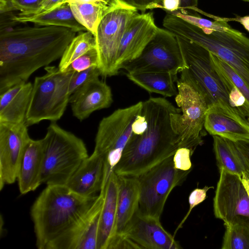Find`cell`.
<instances>
[{
    "label": "cell",
    "mask_w": 249,
    "mask_h": 249,
    "mask_svg": "<svg viewBox=\"0 0 249 249\" xmlns=\"http://www.w3.org/2000/svg\"><path fill=\"white\" fill-rule=\"evenodd\" d=\"M142 112L147 121L146 130L132 134L120 161L114 168L118 176L137 177L174 155L179 148L171 115L181 112L163 97H150L142 102Z\"/></svg>",
    "instance_id": "2"
},
{
    "label": "cell",
    "mask_w": 249,
    "mask_h": 249,
    "mask_svg": "<svg viewBox=\"0 0 249 249\" xmlns=\"http://www.w3.org/2000/svg\"><path fill=\"white\" fill-rule=\"evenodd\" d=\"M176 36L185 65L178 79L196 89L209 107L219 104L235 111L230 105L224 84L212 64L211 52L194 41Z\"/></svg>",
    "instance_id": "6"
},
{
    "label": "cell",
    "mask_w": 249,
    "mask_h": 249,
    "mask_svg": "<svg viewBox=\"0 0 249 249\" xmlns=\"http://www.w3.org/2000/svg\"><path fill=\"white\" fill-rule=\"evenodd\" d=\"M176 83L178 92L175 101L181 112L171 114V124L179 147L189 148L193 153L196 147L202 144V138L206 134L204 121L209 106L194 87L178 78Z\"/></svg>",
    "instance_id": "7"
},
{
    "label": "cell",
    "mask_w": 249,
    "mask_h": 249,
    "mask_svg": "<svg viewBox=\"0 0 249 249\" xmlns=\"http://www.w3.org/2000/svg\"><path fill=\"white\" fill-rule=\"evenodd\" d=\"M159 27L152 12L137 13L131 20L122 38L116 69L119 72L127 63L136 59L156 35Z\"/></svg>",
    "instance_id": "17"
},
{
    "label": "cell",
    "mask_w": 249,
    "mask_h": 249,
    "mask_svg": "<svg viewBox=\"0 0 249 249\" xmlns=\"http://www.w3.org/2000/svg\"><path fill=\"white\" fill-rule=\"evenodd\" d=\"M117 211L115 232L113 237L123 233L138 210L140 198V184L136 177L117 175Z\"/></svg>",
    "instance_id": "23"
},
{
    "label": "cell",
    "mask_w": 249,
    "mask_h": 249,
    "mask_svg": "<svg viewBox=\"0 0 249 249\" xmlns=\"http://www.w3.org/2000/svg\"><path fill=\"white\" fill-rule=\"evenodd\" d=\"M95 48V35L89 31L80 32L73 38L64 51L59 64V70L65 71L74 60Z\"/></svg>",
    "instance_id": "30"
},
{
    "label": "cell",
    "mask_w": 249,
    "mask_h": 249,
    "mask_svg": "<svg viewBox=\"0 0 249 249\" xmlns=\"http://www.w3.org/2000/svg\"><path fill=\"white\" fill-rule=\"evenodd\" d=\"M213 137V150L219 169H224L242 177L245 170L232 141L219 136Z\"/></svg>",
    "instance_id": "27"
},
{
    "label": "cell",
    "mask_w": 249,
    "mask_h": 249,
    "mask_svg": "<svg viewBox=\"0 0 249 249\" xmlns=\"http://www.w3.org/2000/svg\"><path fill=\"white\" fill-rule=\"evenodd\" d=\"M42 0H0V14L19 11L28 14L38 7Z\"/></svg>",
    "instance_id": "32"
},
{
    "label": "cell",
    "mask_w": 249,
    "mask_h": 249,
    "mask_svg": "<svg viewBox=\"0 0 249 249\" xmlns=\"http://www.w3.org/2000/svg\"><path fill=\"white\" fill-rule=\"evenodd\" d=\"M107 177L105 158L93 151L83 161L66 185L81 196L91 197L100 192Z\"/></svg>",
    "instance_id": "20"
},
{
    "label": "cell",
    "mask_w": 249,
    "mask_h": 249,
    "mask_svg": "<svg viewBox=\"0 0 249 249\" xmlns=\"http://www.w3.org/2000/svg\"><path fill=\"white\" fill-rule=\"evenodd\" d=\"M104 200L101 210L97 249H107L114 234L118 195L117 175L114 171L109 174L104 186Z\"/></svg>",
    "instance_id": "24"
},
{
    "label": "cell",
    "mask_w": 249,
    "mask_h": 249,
    "mask_svg": "<svg viewBox=\"0 0 249 249\" xmlns=\"http://www.w3.org/2000/svg\"><path fill=\"white\" fill-rule=\"evenodd\" d=\"M112 102L110 87L99 77L77 89L71 95L69 101L73 115L80 121L96 110L109 107Z\"/></svg>",
    "instance_id": "19"
},
{
    "label": "cell",
    "mask_w": 249,
    "mask_h": 249,
    "mask_svg": "<svg viewBox=\"0 0 249 249\" xmlns=\"http://www.w3.org/2000/svg\"><path fill=\"white\" fill-rule=\"evenodd\" d=\"M26 124L0 123V190L17 180L25 146L31 138Z\"/></svg>",
    "instance_id": "15"
},
{
    "label": "cell",
    "mask_w": 249,
    "mask_h": 249,
    "mask_svg": "<svg viewBox=\"0 0 249 249\" xmlns=\"http://www.w3.org/2000/svg\"><path fill=\"white\" fill-rule=\"evenodd\" d=\"M98 55L96 48H95L74 60L65 71L80 72L92 66L98 67Z\"/></svg>",
    "instance_id": "33"
},
{
    "label": "cell",
    "mask_w": 249,
    "mask_h": 249,
    "mask_svg": "<svg viewBox=\"0 0 249 249\" xmlns=\"http://www.w3.org/2000/svg\"><path fill=\"white\" fill-rule=\"evenodd\" d=\"M177 75L158 72H127L126 74L129 80L148 92L167 97L176 96L178 94V88L175 84L178 78Z\"/></svg>",
    "instance_id": "26"
},
{
    "label": "cell",
    "mask_w": 249,
    "mask_h": 249,
    "mask_svg": "<svg viewBox=\"0 0 249 249\" xmlns=\"http://www.w3.org/2000/svg\"><path fill=\"white\" fill-rule=\"evenodd\" d=\"M241 178L243 184L249 196V178L247 177L245 172L243 174Z\"/></svg>",
    "instance_id": "44"
},
{
    "label": "cell",
    "mask_w": 249,
    "mask_h": 249,
    "mask_svg": "<svg viewBox=\"0 0 249 249\" xmlns=\"http://www.w3.org/2000/svg\"><path fill=\"white\" fill-rule=\"evenodd\" d=\"M68 0H42L39 6L33 12L22 14L27 16H34L50 12L67 2Z\"/></svg>",
    "instance_id": "39"
},
{
    "label": "cell",
    "mask_w": 249,
    "mask_h": 249,
    "mask_svg": "<svg viewBox=\"0 0 249 249\" xmlns=\"http://www.w3.org/2000/svg\"><path fill=\"white\" fill-rule=\"evenodd\" d=\"M198 43L230 66L249 86V38L220 20L200 34Z\"/></svg>",
    "instance_id": "9"
},
{
    "label": "cell",
    "mask_w": 249,
    "mask_h": 249,
    "mask_svg": "<svg viewBox=\"0 0 249 249\" xmlns=\"http://www.w3.org/2000/svg\"><path fill=\"white\" fill-rule=\"evenodd\" d=\"M43 160L42 139L35 140L30 138L25 146L17 177L21 194L34 191L42 184Z\"/></svg>",
    "instance_id": "21"
},
{
    "label": "cell",
    "mask_w": 249,
    "mask_h": 249,
    "mask_svg": "<svg viewBox=\"0 0 249 249\" xmlns=\"http://www.w3.org/2000/svg\"><path fill=\"white\" fill-rule=\"evenodd\" d=\"M104 184L89 210L51 242L46 249H97L100 215L104 200Z\"/></svg>",
    "instance_id": "14"
},
{
    "label": "cell",
    "mask_w": 249,
    "mask_h": 249,
    "mask_svg": "<svg viewBox=\"0 0 249 249\" xmlns=\"http://www.w3.org/2000/svg\"><path fill=\"white\" fill-rule=\"evenodd\" d=\"M222 249H249V220L237 216L224 225Z\"/></svg>",
    "instance_id": "29"
},
{
    "label": "cell",
    "mask_w": 249,
    "mask_h": 249,
    "mask_svg": "<svg viewBox=\"0 0 249 249\" xmlns=\"http://www.w3.org/2000/svg\"><path fill=\"white\" fill-rule=\"evenodd\" d=\"M147 127V121L144 114L141 112L136 116L132 125V134L135 135L142 134Z\"/></svg>",
    "instance_id": "40"
},
{
    "label": "cell",
    "mask_w": 249,
    "mask_h": 249,
    "mask_svg": "<svg viewBox=\"0 0 249 249\" xmlns=\"http://www.w3.org/2000/svg\"><path fill=\"white\" fill-rule=\"evenodd\" d=\"M244 1H246V2H249V0H242Z\"/></svg>",
    "instance_id": "46"
},
{
    "label": "cell",
    "mask_w": 249,
    "mask_h": 249,
    "mask_svg": "<svg viewBox=\"0 0 249 249\" xmlns=\"http://www.w3.org/2000/svg\"><path fill=\"white\" fill-rule=\"evenodd\" d=\"M240 22L245 28L249 32V16H246L241 18Z\"/></svg>",
    "instance_id": "45"
},
{
    "label": "cell",
    "mask_w": 249,
    "mask_h": 249,
    "mask_svg": "<svg viewBox=\"0 0 249 249\" xmlns=\"http://www.w3.org/2000/svg\"><path fill=\"white\" fill-rule=\"evenodd\" d=\"M33 84L22 82L0 94V123L26 124Z\"/></svg>",
    "instance_id": "22"
},
{
    "label": "cell",
    "mask_w": 249,
    "mask_h": 249,
    "mask_svg": "<svg viewBox=\"0 0 249 249\" xmlns=\"http://www.w3.org/2000/svg\"><path fill=\"white\" fill-rule=\"evenodd\" d=\"M180 0H162V9L166 12H172L180 9Z\"/></svg>",
    "instance_id": "41"
},
{
    "label": "cell",
    "mask_w": 249,
    "mask_h": 249,
    "mask_svg": "<svg viewBox=\"0 0 249 249\" xmlns=\"http://www.w3.org/2000/svg\"><path fill=\"white\" fill-rule=\"evenodd\" d=\"M125 5L145 13L147 10L162 9V0H118Z\"/></svg>",
    "instance_id": "37"
},
{
    "label": "cell",
    "mask_w": 249,
    "mask_h": 249,
    "mask_svg": "<svg viewBox=\"0 0 249 249\" xmlns=\"http://www.w3.org/2000/svg\"><path fill=\"white\" fill-rule=\"evenodd\" d=\"M76 33L55 26H0V94L61 58Z\"/></svg>",
    "instance_id": "1"
},
{
    "label": "cell",
    "mask_w": 249,
    "mask_h": 249,
    "mask_svg": "<svg viewBox=\"0 0 249 249\" xmlns=\"http://www.w3.org/2000/svg\"><path fill=\"white\" fill-rule=\"evenodd\" d=\"M97 196H81L66 185H47L30 211L37 248L46 249L89 210Z\"/></svg>",
    "instance_id": "3"
},
{
    "label": "cell",
    "mask_w": 249,
    "mask_h": 249,
    "mask_svg": "<svg viewBox=\"0 0 249 249\" xmlns=\"http://www.w3.org/2000/svg\"><path fill=\"white\" fill-rule=\"evenodd\" d=\"M142 102L119 108L100 121L95 139L94 152L106 160L110 173L120 161L132 134V125L141 112Z\"/></svg>",
    "instance_id": "11"
},
{
    "label": "cell",
    "mask_w": 249,
    "mask_h": 249,
    "mask_svg": "<svg viewBox=\"0 0 249 249\" xmlns=\"http://www.w3.org/2000/svg\"><path fill=\"white\" fill-rule=\"evenodd\" d=\"M232 142L237 154L243 165L245 173L249 175V139Z\"/></svg>",
    "instance_id": "38"
},
{
    "label": "cell",
    "mask_w": 249,
    "mask_h": 249,
    "mask_svg": "<svg viewBox=\"0 0 249 249\" xmlns=\"http://www.w3.org/2000/svg\"><path fill=\"white\" fill-rule=\"evenodd\" d=\"M173 156L136 177L140 184L139 210L160 219L172 190L180 186L191 171L176 169Z\"/></svg>",
    "instance_id": "8"
},
{
    "label": "cell",
    "mask_w": 249,
    "mask_h": 249,
    "mask_svg": "<svg viewBox=\"0 0 249 249\" xmlns=\"http://www.w3.org/2000/svg\"><path fill=\"white\" fill-rule=\"evenodd\" d=\"M185 68L175 35L159 28L141 54L126 64L127 73L158 72L177 75Z\"/></svg>",
    "instance_id": "12"
},
{
    "label": "cell",
    "mask_w": 249,
    "mask_h": 249,
    "mask_svg": "<svg viewBox=\"0 0 249 249\" xmlns=\"http://www.w3.org/2000/svg\"><path fill=\"white\" fill-rule=\"evenodd\" d=\"M44 69L46 73L36 77L33 84L26 117L28 126L44 120H59L69 103L70 85L74 71H61L53 66Z\"/></svg>",
    "instance_id": "5"
},
{
    "label": "cell",
    "mask_w": 249,
    "mask_h": 249,
    "mask_svg": "<svg viewBox=\"0 0 249 249\" xmlns=\"http://www.w3.org/2000/svg\"><path fill=\"white\" fill-rule=\"evenodd\" d=\"M247 175V177L249 178V175H248V174H247L246 173H245Z\"/></svg>",
    "instance_id": "47"
},
{
    "label": "cell",
    "mask_w": 249,
    "mask_h": 249,
    "mask_svg": "<svg viewBox=\"0 0 249 249\" xmlns=\"http://www.w3.org/2000/svg\"><path fill=\"white\" fill-rule=\"evenodd\" d=\"M211 188V187L205 186L201 189L196 188L192 191L189 196V208L188 211L175 230L174 236H175L178 230L181 228L193 209L206 199L207 192Z\"/></svg>",
    "instance_id": "35"
},
{
    "label": "cell",
    "mask_w": 249,
    "mask_h": 249,
    "mask_svg": "<svg viewBox=\"0 0 249 249\" xmlns=\"http://www.w3.org/2000/svg\"><path fill=\"white\" fill-rule=\"evenodd\" d=\"M140 249H180L174 236L161 225L160 219L144 214L138 209L123 233Z\"/></svg>",
    "instance_id": "16"
},
{
    "label": "cell",
    "mask_w": 249,
    "mask_h": 249,
    "mask_svg": "<svg viewBox=\"0 0 249 249\" xmlns=\"http://www.w3.org/2000/svg\"><path fill=\"white\" fill-rule=\"evenodd\" d=\"M219 178L213 198V212L224 225L237 216L249 220V196L241 177L219 169Z\"/></svg>",
    "instance_id": "13"
},
{
    "label": "cell",
    "mask_w": 249,
    "mask_h": 249,
    "mask_svg": "<svg viewBox=\"0 0 249 249\" xmlns=\"http://www.w3.org/2000/svg\"><path fill=\"white\" fill-rule=\"evenodd\" d=\"M101 75L97 66H92L89 68L80 71L74 72L71 80L69 91L71 95L80 87Z\"/></svg>",
    "instance_id": "34"
},
{
    "label": "cell",
    "mask_w": 249,
    "mask_h": 249,
    "mask_svg": "<svg viewBox=\"0 0 249 249\" xmlns=\"http://www.w3.org/2000/svg\"><path fill=\"white\" fill-rule=\"evenodd\" d=\"M204 128L212 136H219L232 141L249 139V123L246 118L219 104L208 108Z\"/></svg>",
    "instance_id": "18"
},
{
    "label": "cell",
    "mask_w": 249,
    "mask_h": 249,
    "mask_svg": "<svg viewBox=\"0 0 249 249\" xmlns=\"http://www.w3.org/2000/svg\"><path fill=\"white\" fill-rule=\"evenodd\" d=\"M136 9L115 0L109 11L101 20L95 34L100 74L106 77L117 75L118 52L122 38Z\"/></svg>",
    "instance_id": "10"
},
{
    "label": "cell",
    "mask_w": 249,
    "mask_h": 249,
    "mask_svg": "<svg viewBox=\"0 0 249 249\" xmlns=\"http://www.w3.org/2000/svg\"><path fill=\"white\" fill-rule=\"evenodd\" d=\"M180 5L179 10L184 11L186 9L192 10L197 7L198 0H180Z\"/></svg>",
    "instance_id": "43"
},
{
    "label": "cell",
    "mask_w": 249,
    "mask_h": 249,
    "mask_svg": "<svg viewBox=\"0 0 249 249\" xmlns=\"http://www.w3.org/2000/svg\"><path fill=\"white\" fill-rule=\"evenodd\" d=\"M192 154L193 153L189 148H178L173 156L175 167L182 171L190 170L192 166L191 160V156Z\"/></svg>",
    "instance_id": "36"
},
{
    "label": "cell",
    "mask_w": 249,
    "mask_h": 249,
    "mask_svg": "<svg viewBox=\"0 0 249 249\" xmlns=\"http://www.w3.org/2000/svg\"><path fill=\"white\" fill-rule=\"evenodd\" d=\"M113 0H68V3H89L106 5H110Z\"/></svg>",
    "instance_id": "42"
},
{
    "label": "cell",
    "mask_w": 249,
    "mask_h": 249,
    "mask_svg": "<svg viewBox=\"0 0 249 249\" xmlns=\"http://www.w3.org/2000/svg\"><path fill=\"white\" fill-rule=\"evenodd\" d=\"M42 139L44 160L42 184L66 185L83 161L88 156L83 141L59 126L55 122L49 125Z\"/></svg>",
    "instance_id": "4"
},
{
    "label": "cell",
    "mask_w": 249,
    "mask_h": 249,
    "mask_svg": "<svg viewBox=\"0 0 249 249\" xmlns=\"http://www.w3.org/2000/svg\"><path fill=\"white\" fill-rule=\"evenodd\" d=\"M211 59L217 72L238 88L249 102V86L244 79L230 66L212 53Z\"/></svg>",
    "instance_id": "31"
},
{
    "label": "cell",
    "mask_w": 249,
    "mask_h": 249,
    "mask_svg": "<svg viewBox=\"0 0 249 249\" xmlns=\"http://www.w3.org/2000/svg\"><path fill=\"white\" fill-rule=\"evenodd\" d=\"M115 0L108 5L89 3H69L76 20L94 35L104 16L112 7Z\"/></svg>",
    "instance_id": "28"
},
{
    "label": "cell",
    "mask_w": 249,
    "mask_h": 249,
    "mask_svg": "<svg viewBox=\"0 0 249 249\" xmlns=\"http://www.w3.org/2000/svg\"><path fill=\"white\" fill-rule=\"evenodd\" d=\"M15 21L25 23L31 22L38 26H55L70 28L75 32L87 31L75 19L68 2L54 10L45 14L27 16L19 13L11 15Z\"/></svg>",
    "instance_id": "25"
}]
</instances>
